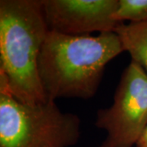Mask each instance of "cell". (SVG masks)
Segmentation results:
<instances>
[{
	"label": "cell",
	"mask_w": 147,
	"mask_h": 147,
	"mask_svg": "<svg viewBox=\"0 0 147 147\" xmlns=\"http://www.w3.org/2000/svg\"><path fill=\"white\" fill-rule=\"evenodd\" d=\"M123 52L115 32L72 36L49 31L38 59L47 99L93 97L106 65Z\"/></svg>",
	"instance_id": "obj_1"
},
{
	"label": "cell",
	"mask_w": 147,
	"mask_h": 147,
	"mask_svg": "<svg viewBox=\"0 0 147 147\" xmlns=\"http://www.w3.org/2000/svg\"><path fill=\"white\" fill-rule=\"evenodd\" d=\"M48 32L41 0L0 1V76L22 102L47 100L38 59Z\"/></svg>",
	"instance_id": "obj_2"
},
{
	"label": "cell",
	"mask_w": 147,
	"mask_h": 147,
	"mask_svg": "<svg viewBox=\"0 0 147 147\" xmlns=\"http://www.w3.org/2000/svg\"><path fill=\"white\" fill-rule=\"evenodd\" d=\"M81 120L54 100L30 104L10 92L0 76V147H71L79 142Z\"/></svg>",
	"instance_id": "obj_3"
},
{
	"label": "cell",
	"mask_w": 147,
	"mask_h": 147,
	"mask_svg": "<svg viewBox=\"0 0 147 147\" xmlns=\"http://www.w3.org/2000/svg\"><path fill=\"white\" fill-rule=\"evenodd\" d=\"M95 126L106 132L100 147H133L147 126V74L136 62L121 75L112 105L96 113Z\"/></svg>",
	"instance_id": "obj_4"
},
{
	"label": "cell",
	"mask_w": 147,
	"mask_h": 147,
	"mask_svg": "<svg viewBox=\"0 0 147 147\" xmlns=\"http://www.w3.org/2000/svg\"><path fill=\"white\" fill-rule=\"evenodd\" d=\"M119 0H41L49 31L72 36L115 32Z\"/></svg>",
	"instance_id": "obj_5"
},
{
	"label": "cell",
	"mask_w": 147,
	"mask_h": 147,
	"mask_svg": "<svg viewBox=\"0 0 147 147\" xmlns=\"http://www.w3.org/2000/svg\"><path fill=\"white\" fill-rule=\"evenodd\" d=\"M115 33L120 40L123 52L147 74V21L121 23Z\"/></svg>",
	"instance_id": "obj_6"
},
{
	"label": "cell",
	"mask_w": 147,
	"mask_h": 147,
	"mask_svg": "<svg viewBox=\"0 0 147 147\" xmlns=\"http://www.w3.org/2000/svg\"><path fill=\"white\" fill-rule=\"evenodd\" d=\"M114 18L118 22L147 21V0H119Z\"/></svg>",
	"instance_id": "obj_7"
},
{
	"label": "cell",
	"mask_w": 147,
	"mask_h": 147,
	"mask_svg": "<svg viewBox=\"0 0 147 147\" xmlns=\"http://www.w3.org/2000/svg\"><path fill=\"white\" fill-rule=\"evenodd\" d=\"M136 147H147V126L144 129V131L142 133L141 137H139Z\"/></svg>",
	"instance_id": "obj_8"
}]
</instances>
